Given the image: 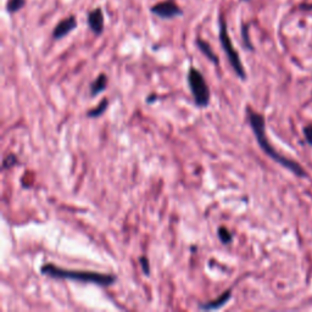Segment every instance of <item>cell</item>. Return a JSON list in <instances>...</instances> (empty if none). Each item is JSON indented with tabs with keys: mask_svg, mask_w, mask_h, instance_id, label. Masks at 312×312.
I'll list each match as a JSON object with an SVG mask.
<instances>
[{
	"mask_svg": "<svg viewBox=\"0 0 312 312\" xmlns=\"http://www.w3.org/2000/svg\"><path fill=\"white\" fill-rule=\"evenodd\" d=\"M247 115H248V120H249V125L253 129L254 134H255V138L258 144L260 145V148L262 149V152L271 157L272 160L276 161L277 163L282 165L283 167L288 168L290 172L295 174L297 177H301V178H306L309 176L308 172L304 170L301 167L300 163H298L297 161L290 160V158L285 157L282 154H279L273 147H272L271 143L268 142L266 136V121L265 117H263L261 113L256 112V111L251 110L250 107L247 109Z\"/></svg>",
	"mask_w": 312,
	"mask_h": 312,
	"instance_id": "cell-1",
	"label": "cell"
},
{
	"mask_svg": "<svg viewBox=\"0 0 312 312\" xmlns=\"http://www.w3.org/2000/svg\"><path fill=\"white\" fill-rule=\"evenodd\" d=\"M41 272L44 276L54 279H71L83 283H93L100 287H110L116 283V276L109 273H99V272L89 271H75V269H66L57 267L52 263H46L41 267Z\"/></svg>",
	"mask_w": 312,
	"mask_h": 312,
	"instance_id": "cell-2",
	"label": "cell"
},
{
	"mask_svg": "<svg viewBox=\"0 0 312 312\" xmlns=\"http://www.w3.org/2000/svg\"><path fill=\"white\" fill-rule=\"evenodd\" d=\"M218 26H219L218 38L222 49H223L224 54L227 55V59H228L229 63H231L235 75H237L240 79L245 81V79H247V72H245L244 65L242 63L239 54H238V52L234 49L233 44H232L231 37H229L228 34V27H227L226 17H224L223 15H219Z\"/></svg>",
	"mask_w": 312,
	"mask_h": 312,
	"instance_id": "cell-3",
	"label": "cell"
},
{
	"mask_svg": "<svg viewBox=\"0 0 312 312\" xmlns=\"http://www.w3.org/2000/svg\"><path fill=\"white\" fill-rule=\"evenodd\" d=\"M188 86L192 92L193 99L198 107H208L210 104V88H208L206 79L199 70L190 67L187 76Z\"/></svg>",
	"mask_w": 312,
	"mask_h": 312,
	"instance_id": "cell-4",
	"label": "cell"
},
{
	"mask_svg": "<svg viewBox=\"0 0 312 312\" xmlns=\"http://www.w3.org/2000/svg\"><path fill=\"white\" fill-rule=\"evenodd\" d=\"M150 11L153 15L162 18V20H172V18L181 17L183 16V9L179 7L177 2L173 0H165V1L156 2L150 7Z\"/></svg>",
	"mask_w": 312,
	"mask_h": 312,
	"instance_id": "cell-5",
	"label": "cell"
},
{
	"mask_svg": "<svg viewBox=\"0 0 312 312\" xmlns=\"http://www.w3.org/2000/svg\"><path fill=\"white\" fill-rule=\"evenodd\" d=\"M87 25L95 36H100L105 28V16L102 7H95L87 14Z\"/></svg>",
	"mask_w": 312,
	"mask_h": 312,
	"instance_id": "cell-6",
	"label": "cell"
},
{
	"mask_svg": "<svg viewBox=\"0 0 312 312\" xmlns=\"http://www.w3.org/2000/svg\"><path fill=\"white\" fill-rule=\"evenodd\" d=\"M77 26L78 23L76 16H68V17L59 21L57 25L55 26L54 31H52V38L55 41H60V39L67 37L71 32L75 31L77 28Z\"/></svg>",
	"mask_w": 312,
	"mask_h": 312,
	"instance_id": "cell-7",
	"label": "cell"
},
{
	"mask_svg": "<svg viewBox=\"0 0 312 312\" xmlns=\"http://www.w3.org/2000/svg\"><path fill=\"white\" fill-rule=\"evenodd\" d=\"M195 46H197L198 49L202 52V54L208 60V61H211L213 65H216V66L219 65L218 56L215 54V52H213L212 48H211V46L208 43V42L204 41V39L202 38H197L195 39Z\"/></svg>",
	"mask_w": 312,
	"mask_h": 312,
	"instance_id": "cell-8",
	"label": "cell"
},
{
	"mask_svg": "<svg viewBox=\"0 0 312 312\" xmlns=\"http://www.w3.org/2000/svg\"><path fill=\"white\" fill-rule=\"evenodd\" d=\"M232 298V292L231 290H227L223 294H221L219 297L216 299V300L208 301V303H204L199 304V309L200 310H205V311H210V310H216V309H219L221 306L226 305Z\"/></svg>",
	"mask_w": 312,
	"mask_h": 312,
	"instance_id": "cell-9",
	"label": "cell"
},
{
	"mask_svg": "<svg viewBox=\"0 0 312 312\" xmlns=\"http://www.w3.org/2000/svg\"><path fill=\"white\" fill-rule=\"evenodd\" d=\"M106 86H107V77H106V75L102 73V75H99L97 78H95L94 82H92L91 88H89V91H91V97H97V95L103 93V92L106 89Z\"/></svg>",
	"mask_w": 312,
	"mask_h": 312,
	"instance_id": "cell-10",
	"label": "cell"
},
{
	"mask_svg": "<svg viewBox=\"0 0 312 312\" xmlns=\"http://www.w3.org/2000/svg\"><path fill=\"white\" fill-rule=\"evenodd\" d=\"M107 106H109V100L105 98V99H103L102 102L99 103V104L97 105V106L93 107L92 110H89L88 112H87V116L91 118H97V117H100L102 115H104L105 111L107 110Z\"/></svg>",
	"mask_w": 312,
	"mask_h": 312,
	"instance_id": "cell-11",
	"label": "cell"
},
{
	"mask_svg": "<svg viewBox=\"0 0 312 312\" xmlns=\"http://www.w3.org/2000/svg\"><path fill=\"white\" fill-rule=\"evenodd\" d=\"M26 5V0H9L6 4V11L10 15H14L22 10Z\"/></svg>",
	"mask_w": 312,
	"mask_h": 312,
	"instance_id": "cell-12",
	"label": "cell"
},
{
	"mask_svg": "<svg viewBox=\"0 0 312 312\" xmlns=\"http://www.w3.org/2000/svg\"><path fill=\"white\" fill-rule=\"evenodd\" d=\"M217 235L222 244L227 245L231 244V243L233 242V234H232L231 232L228 231V228H226V227H219L217 231Z\"/></svg>",
	"mask_w": 312,
	"mask_h": 312,
	"instance_id": "cell-13",
	"label": "cell"
},
{
	"mask_svg": "<svg viewBox=\"0 0 312 312\" xmlns=\"http://www.w3.org/2000/svg\"><path fill=\"white\" fill-rule=\"evenodd\" d=\"M242 39H243V44H244L245 49L250 50L253 52L254 46L251 44L250 41V36H249V25L248 23H243L242 25Z\"/></svg>",
	"mask_w": 312,
	"mask_h": 312,
	"instance_id": "cell-14",
	"label": "cell"
},
{
	"mask_svg": "<svg viewBox=\"0 0 312 312\" xmlns=\"http://www.w3.org/2000/svg\"><path fill=\"white\" fill-rule=\"evenodd\" d=\"M139 263H141V267L143 269V273L145 274V276H150V262H149V259L147 258V256H141V258L138 259Z\"/></svg>",
	"mask_w": 312,
	"mask_h": 312,
	"instance_id": "cell-15",
	"label": "cell"
},
{
	"mask_svg": "<svg viewBox=\"0 0 312 312\" xmlns=\"http://www.w3.org/2000/svg\"><path fill=\"white\" fill-rule=\"evenodd\" d=\"M17 163V157H16L15 155H9L6 156V158L4 160V162H2V170H6V168H10V167H14V166Z\"/></svg>",
	"mask_w": 312,
	"mask_h": 312,
	"instance_id": "cell-16",
	"label": "cell"
},
{
	"mask_svg": "<svg viewBox=\"0 0 312 312\" xmlns=\"http://www.w3.org/2000/svg\"><path fill=\"white\" fill-rule=\"evenodd\" d=\"M304 136H305L306 142L312 147V125L304 127Z\"/></svg>",
	"mask_w": 312,
	"mask_h": 312,
	"instance_id": "cell-17",
	"label": "cell"
},
{
	"mask_svg": "<svg viewBox=\"0 0 312 312\" xmlns=\"http://www.w3.org/2000/svg\"><path fill=\"white\" fill-rule=\"evenodd\" d=\"M300 9L301 10H312V6H309V5H301Z\"/></svg>",
	"mask_w": 312,
	"mask_h": 312,
	"instance_id": "cell-18",
	"label": "cell"
},
{
	"mask_svg": "<svg viewBox=\"0 0 312 312\" xmlns=\"http://www.w3.org/2000/svg\"><path fill=\"white\" fill-rule=\"evenodd\" d=\"M240 1H249V0H240Z\"/></svg>",
	"mask_w": 312,
	"mask_h": 312,
	"instance_id": "cell-19",
	"label": "cell"
}]
</instances>
